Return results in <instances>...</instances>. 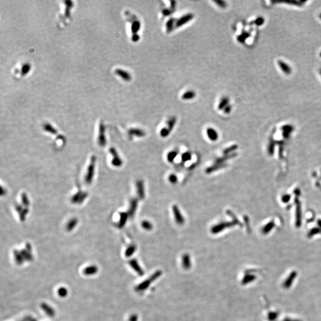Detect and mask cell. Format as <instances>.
Segmentation results:
<instances>
[{
  "label": "cell",
  "mask_w": 321,
  "mask_h": 321,
  "mask_svg": "<svg viewBox=\"0 0 321 321\" xmlns=\"http://www.w3.org/2000/svg\"><path fill=\"white\" fill-rule=\"evenodd\" d=\"M194 14L192 13H188L187 14H185L179 18L178 20L175 21V28H178L180 27H182L190 21H191L194 18Z\"/></svg>",
  "instance_id": "1"
},
{
  "label": "cell",
  "mask_w": 321,
  "mask_h": 321,
  "mask_svg": "<svg viewBox=\"0 0 321 321\" xmlns=\"http://www.w3.org/2000/svg\"><path fill=\"white\" fill-rule=\"evenodd\" d=\"M172 212L174 216V219L177 224L178 225H183L184 224L185 220L184 218L180 212L178 207L177 205H174L172 206Z\"/></svg>",
  "instance_id": "2"
},
{
  "label": "cell",
  "mask_w": 321,
  "mask_h": 321,
  "mask_svg": "<svg viewBox=\"0 0 321 321\" xmlns=\"http://www.w3.org/2000/svg\"><path fill=\"white\" fill-rule=\"evenodd\" d=\"M19 253L24 262L32 261L33 259V255L32 254V249L30 245H28L25 249L19 251Z\"/></svg>",
  "instance_id": "3"
},
{
  "label": "cell",
  "mask_w": 321,
  "mask_h": 321,
  "mask_svg": "<svg viewBox=\"0 0 321 321\" xmlns=\"http://www.w3.org/2000/svg\"><path fill=\"white\" fill-rule=\"evenodd\" d=\"M236 224L234 222H222L216 225L212 228V232L213 233H217L224 230L227 227H230Z\"/></svg>",
  "instance_id": "4"
},
{
  "label": "cell",
  "mask_w": 321,
  "mask_h": 321,
  "mask_svg": "<svg viewBox=\"0 0 321 321\" xmlns=\"http://www.w3.org/2000/svg\"><path fill=\"white\" fill-rule=\"evenodd\" d=\"M115 73L119 76V77H120L123 80L126 81V82H129L132 80V76L131 74L127 72V71L126 70H124L123 69H121V68H117L115 70Z\"/></svg>",
  "instance_id": "5"
},
{
  "label": "cell",
  "mask_w": 321,
  "mask_h": 321,
  "mask_svg": "<svg viewBox=\"0 0 321 321\" xmlns=\"http://www.w3.org/2000/svg\"><path fill=\"white\" fill-rule=\"evenodd\" d=\"M98 272V268L96 265H89L85 267L83 270V274L86 276H92L96 275Z\"/></svg>",
  "instance_id": "6"
},
{
  "label": "cell",
  "mask_w": 321,
  "mask_h": 321,
  "mask_svg": "<svg viewBox=\"0 0 321 321\" xmlns=\"http://www.w3.org/2000/svg\"><path fill=\"white\" fill-rule=\"evenodd\" d=\"M40 308L47 316L49 317H54L55 316V312L54 309L48 304L44 302L40 304Z\"/></svg>",
  "instance_id": "7"
},
{
  "label": "cell",
  "mask_w": 321,
  "mask_h": 321,
  "mask_svg": "<svg viewBox=\"0 0 321 321\" xmlns=\"http://www.w3.org/2000/svg\"><path fill=\"white\" fill-rule=\"evenodd\" d=\"M206 135L208 138L211 141H216L218 139V132L213 128L209 127L206 130Z\"/></svg>",
  "instance_id": "8"
},
{
  "label": "cell",
  "mask_w": 321,
  "mask_h": 321,
  "mask_svg": "<svg viewBox=\"0 0 321 321\" xmlns=\"http://www.w3.org/2000/svg\"><path fill=\"white\" fill-rule=\"evenodd\" d=\"M136 187H137V192H138L139 197L141 199H144L145 195L144 181L142 180L138 181L136 183Z\"/></svg>",
  "instance_id": "9"
},
{
  "label": "cell",
  "mask_w": 321,
  "mask_h": 321,
  "mask_svg": "<svg viewBox=\"0 0 321 321\" xmlns=\"http://www.w3.org/2000/svg\"><path fill=\"white\" fill-rule=\"evenodd\" d=\"M278 64L279 65L280 68L282 70L283 73H284L286 74H290L292 73V68L286 63H284L282 60H278Z\"/></svg>",
  "instance_id": "10"
},
{
  "label": "cell",
  "mask_w": 321,
  "mask_h": 321,
  "mask_svg": "<svg viewBox=\"0 0 321 321\" xmlns=\"http://www.w3.org/2000/svg\"><path fill=\"white\" fill-rule=\"evenodd\" d=\"M141 24L140 21L139 20H135L132 23V26H131V30H132V33L133 35L138 34V32L141 29Z\"/></svg>",
  "instance_id": "11"
},
{
  "label": "cell",
  "mask_w": 321,
  "mask_h": 321,
  "mask_svg": "<svg viewBox=\"0 0 321 321\" xmlns=\"http://www.w3.org/2000/svg\"><path fill=\"white\" fill-rule=\"evenodd\" d=\"M138 201L137 199H133L131 202V203H130V210H129V215L130 216H133L137 209V208H138Z\"/></svg>",
  "instance_id": "12"
},
{
  "label": "cell",
  "mask_w": 321,
  "mask_h": 321,
  "mask_svg": "<svg viewBox=\"0 0 321 321\" xmlns=\"http://www.w3.org/2000/svg\"><path fill=\"white\" fill-rule=\"evenodd\" d=\"M175 21H176V20L174 18H171L168 20V21L166 23V30L168 33L172 32V30L175 28Z\"/></svg>",
  "instance_id": "13"
},
{
  "label": "cell",
  "mask_w": 321,
  "mask_h": 321,
  "mask_svg": "<svg viewBox=\"0 0 321 321\" xmlns=\"http://www.w3.org/2000/svg\"><path fill=\"white\" fill-rule=\"evenodd\" d=\"M129 134L132 136H135L137 137H144L145 136V132L139 129H132L130 130Z\"/></svg>",
  "instance_id": "14"
},
{
  "label": "cell",
  "mask_w": 321,
  "mask_h": 321,
  "mask_svg": "<svg viewBox=\"0 0 321 321\" xmlns=\"http://www.w3.org/2000/svg\"><path fill=\"white\" fill-rule=\"evenodd\" d=\"M196 97V93L193 91H188L184 92L181 96L183 100H191Z\"/></svg>",
  "instance_id": "15"
},
{
  "label": "cell",
  "mask_w": 321,
  "mask_h": 321,
  "mask_svg": "<svg viewBox=\"0 0 321 321\" xmlns=\"http://www.w3.org/2000/svg\"><path fill=\"white\" fill-rule=\"evenodd\" d=\"M225 166V165L223 163V164H216L215 163V165H213L209 167H208L206 169V172L207 174H210V173H212L215 171H217L221 168H224Z\"/></svg>",
  "instance_id": "16"
},
{
  "label": "cell",
  "mask_w": 321,
  "mask_h": 321,
  "mask_svg": "<svg viewBox=\"0 0 321 321\" xmlns=\"http://www.w3.org/2000/svg\"><path fill=\"white\" fill-rule=\"evenodd\" d=\"M230 99L227 97H224L222 98L218 105V109L219 110H223L228 105H229Z\"/></svg>",
  "instance_id": "17"
},
{
  "label": "cell",
  "mask_w": 321,
  "mask_h": 321,
  "mask_svg": "<svg viewBox=\"0 0 321 321\" xmlns=\"http://www.w3.org/2000/svg\"><path fill=\"white\" fill-rule=\"evenodd\" d=\"M66 10H65V16L67 18H69L70 16V10L73 7V3L71 1H66Z\"/></svg>",
  "instance_id": "18"
},
{
  "label": "cell",
  "mask_w": 321,
  "mask_h": 321,
  "mask_svg": "<svg viewBox=\"0 0 321 321\" xmlns=\"http://www.w3.org/2000/svg\"><path fill=\"white\" fill-rule=\"evenodd\" d=\"M105 127L104 124L101 123L99 124V140L101 142H104L105 141Z\"/></svg>",
  "instance_id": "19"
},
{
  "label": "cell",
  "mask_w": 321,
  "mask_h": 321,
  "mask_svg": "<svg viewBox=\"0 0 321 321\" xmlns=\"http://www.w3.org/2000/svg\"><path fill=\"white\" fill-rule=\"evenodd\" d=\"M178 154V151L177 150H174L169 152L167 155V160L169 162H172Z\"/></svg>",
  "instance_id": "20"
},
{
  "label": "cell",
  "mask_w": 321,
  "mask_h": 321,
  "mask_svg": "<svg viewBox=\"0 0 321 321\" xmlns=\"http://www.w3.org/2000/svg\"><path fill=\"white\" fill-rule=\"evenodd\" d=\"M31 68V66L29 63H25L23 65L21 70V76H24L26 75L30 71Z\"/></svg>",
  "instance_id": "21"
},
{
  "label": "cell",
  "mask_w": 321,
  "mask_h": 321,
  "mask_svg": "<svg viewBox=\"0 0 321 321\" xmlns=\"http://www.w3.org/2000/svg\"><path fill=\"white\" fill-rule=\"evenodd\" d=\"M177 122V118L175 117H171L167 122V128L169 129V130L170 132H171L174 128V127L175 126V124Z\"/></svg>",
  "instance_id": "22"
},
{
  "label": "cell",
  "mask_w": 321,
  "mask_h": 321,
  "mask_svg": "<svg viewBox=\"0 0 321 321\" xmlns=\"http://www.w3.org/2000/svg\"><path fill=\"white\" fill-rule=\"evenodd\" d=\"M57 293H58V295L60 297L64 298V297H66L67 296V294H68V290L66 287H60L58 289Z\"/></svg>",
  "instance_id": "23"
},
{
  "label": "cell",
  "mask_w": 321,
  "mask_h": 321,
  "mask_svg": "<svg viewBox=\"0 0 321 321\" xmlns=\"http://www.w3.org/2000/svg\"><path fill=\"white\" fill-rule=\"evenodd\" d=\"M234 155L233 154V155H225L224 157H221L219 158H217L215 160V163H216V164H223L224 162H225L226 160L230 159L233 157H234Z\"/></svg>",
  "instance_id": "24"
},
{
  "label": "cell",
  "mask_w": 321,
  "mask_h": 321,
  "mask_svg": "<svg viewBox=\"0 0 321 321\" xmlns=\"http://www.w3.org/2000/svg\"><path fill=\"white\" fill-rule=\"evenodd\" d=\"M191 160V154L189 152H184L181 155V160L183 162H186Z\"/></svg>",
  "instance_id": "25"
},
{
  "label": "cell",
  "mask_w": 321,
  "mask_h": 321,
  "mask_svg": "<svg viewBox=\"0 0 321 321\" xmlns=\"http://www.w3.org/2000/svg\"><path fill=\"white\" fill-rule=\"evenodd\" d=\"M142 227L146 230H151L153 228V225L151 222L148 221H144L142 222Z\"/></svg>",
  "instance_id": "26"
},
{
  "label": "cell",
  "mask_w": 321,
  "mask_h": 321,
  "mask_svg": "<svg viewBox=\"0 0 321 321\" xmlns=\"http://www.w3.org/2000/svg\"><path fill=\"white\" fill-rule=\"evenodd\" d=\"M170 132H171L169 130V129L167 127H163L160 130V134L162 138H165L169 136V135L170 134Z\"/></svg>",
  "instance_id": "27"
},
{
  "label": "cell",
  "mask_w": 321,
  "mask_h": 321,
  "mask_svg": "<svg viewBox=\"0 0 321 321\" xmlns=\"http://www.w3.org/2000/svg\"><path fill=\"white\" fill-rule=\"evenodd\" d=\"M44 130H46V132L51 133L52 134H55L57 133V131L55 130V129L49 124H46L44 125Z\"/></svg>",
  "instance_id": "28"
},
{
  "label": "cell",
  "mask_w": 321,
  "mask_h": 321,
  "mask_svg": "<svg viewBox=\"0 0 321 321\" xmlns=\"http://www.w3.org/2000/svg\"><path fill=\"white\" fill-rule=\"evenodd\" d=\"M214 2L220 8H225L227 6V4L225 1L222 0H214Z\"/></svg>",
  "instance_id": "29"
},
{
  "label": "cell",
  "mask_w": 321,
  "mask_h": 321,
  "mask_svg": "<svg viewBox=\"0 0 321 321\" xmlns=\"http://www.w3.org/2000/svg\"><path fill=\"white\" fill-rule=\"evenodd\" d=\"M236 148H237V146H236V145H233V146H232L231 147H229V148L225 149L223 151V155H229V154L231 152H233Z\"/></svg>",
  "instance_id": "30"
},
{
  "label": "cell",
  "mask_w": 321,
  "mask_h": 321,
  "mask_svg": "<svg viewBox=\"0 0 321 321\" xmlns=\"http://www.w3.org/2000/svg\"><path fill=\"white\" fill-rule=\"evenodd\" d=\"M168 180L169 181L172 183V184H175L177 183V181H178V178H177V176L174 174H170L169 177H168Z\"/></svg>",
  "instance_id": "31"
},
{
  "label": "cell",
  "mask_w": 321,
  "mask_h": 321,
  "mask_svg": "<svg viewBox=\"0 0 321 321\" xmlns=\"http://www.w3.org/2000/svg\"><path fill=\"white\" fill-rule=\"evenodd\" d=\"M19 321H37V320L31 316H27Z\"/></svg>",
  "instance_id": "32"
},
{
  "label": "cell",
  "mask_w": 321,
  "mask_h": 321,
  "mask_svg": "<svg viewBox=\"0 0 321 321\" xmlns=\"http://www.w3.org/2000/svg\"><path fill=\"white\" fill-rule=\"evenodd\" d=\"M231 110H232V107H231V106L229 104V105H227V106L223 110V111H224V112L225 114H229V113L231 111Z\"/></svg>",
  "instance_id": "33"
},
{
  "label": "cell",
  "mask_w": 321,
  "mask_h": 321,
  "mask_svg": "<svg viewBox=\"0 0 321 321\" xmlns=\"http://www.w3.org/2000/svg\"><path fill=\"white\" fill-rule=\"evenodd\" d=\"M139 38H140V37H139V35L138 34H137V35H134L132 36V40H133V42H137V41H138V40H139Z\"/></svg>",
  "instance_id": "34"
},
{
  "label": "cell",
  "mask_w": 321,
  "mask_h": 321,
  "mask_svg": "<svg viewBox=\"0 0 321 321\" xmlns=\"http://www.w3.org/2000/svg\"><path fill=\"white\" fill-rule=\"evenodd\" d=\"M171 11L169 10H168V9H165L163 11V14L165 16H168L169 15H170Z\"/></svg>",
  "instance_id": "35"
},
{
  "label": "cell",
  "mask_w": 321,
  "mask_h": 321,
  "mask_svg": "<svg viewBox=\"0 0 321 321\" xmlns=\"http://www.w3.org/2000/svg\"><path fill=\"white\" fill-rule=\"evenodd\" d=\"M263 22H264V18H259L257 19L256 21V24H262Z\"/></svg>",
  "instance_id": "36"
},
{
  "label": "cell",
  "mask_w": 321,
  "mask_h": 321,
  "mask_svg": "<svg viewBox=\"0 0 321 321\" xmlns=\"http://www.w3.org/2000/svg\"><path fill=\"white\" fill-rule=\"evenodd\" d=\"M320 18L321 19V13L320 14Z\"/></svg>",
  "instance_id": "37"
},
{
  "label": "cell",
  "mask_w": 321,
  "mask_h": 321,
  "mask_svg": "<svg viewBox=\"0 0 321 321\" xmlns=\"http://www.w3.org/2000/svg\"><path fill=\"white\" fill-rule=\"evenodd\" d=\"M320 74H321V69H320Z\"/></svg>",
  "instance_id": "38"
},
{
  "label": "cell",
  "mask_w": 321,
  "mask_h": 321,
  "mask_svg": "<svg viewBox=\"0 0 321 321\" xmlns=\"http://www.w3.org/2000/svg\"><path fill=\"white\" fill-rule=\"evenodd\" d=\"M320 56H321V53H320Z\"/></svg>",
  "instance_id": "39"
}]
</instances>
